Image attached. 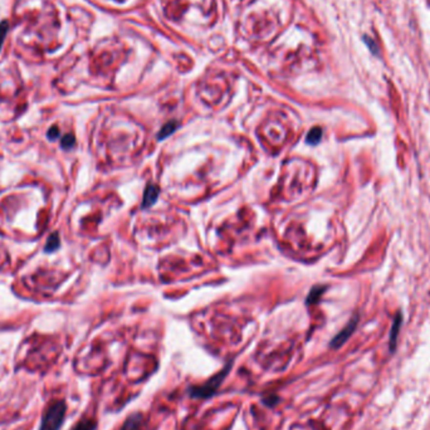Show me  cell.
<instances>
[{"mask_svg":"<svg viewBox=\"0 0 430 430\" xmlns=\"http://www.w3.org/2000/svg\"><path fill=\"white\" fill-rule=\"evenodd\" d=\"M322 139V130L321 127H313L312 130L309 131L308 135H307L306 141L309 145H317L318 142L321 141Z\"/></svg>","mask_w":430,"mask_h":430,"instance_id":"cell-8","label":"cell"},{"mask_svg":"<svg viewBox=\"0 0 430 430\" xmlns=\"http://www.w3.org/2000/svg\"><path fill=\"white\" fill-rule=\"evenodd\" d=\"M160 189L156 185H149L145 190L144 200H142V206L144 208H149V206L152 205L155 201L157 200V196H159Z\"/></svg>","mask_w":430,"mask_h":430,"instance_id":"cell-6","label":"cell"},{"mask_svg":"<svg viewBox=\"0 0 430 430\" xmlns=\"http://www.w3.org/2000/svg\"><path fill=\"white\" fill-rule=\"evenodd\" d=\"M58 136H59V131H58V129H57V127H53V129H52V130H50L49 132H48V137H49L50 140L57 139Z\"/></svg>","mask_w":430,"mask_h":430,"instance_id":"cell-15","label":"cell"},{"mask_svg":"<svg viewBox=\"0 0 430 430\" xmlns=\"http://www.w3.org/2000/svg\"><path fill=\"white\" fill-rule=\"evenodd\" d=\"M323 291H324L323 287H316V288H313L312 292L309 293V297L308 300H307V302H308V303H315L316 301H318L320 296L323 293Z\"/></svg>","mask_w":430,"mask_h":430,"instance_id":"cell-12","label":"cell"},{"mask_svg":"<svg viewBox=\"0 0 430 430\" xmlns=\"http://www.w3.org/2000/svg\"><path fill=\"white\" fill-rule=\"evenodd\" d=\"M74 145V137L72 135H65L62 140V146L64 149L72 148Z\"/></svg>","mask_w":430,"mask_h":430,"instance_id":"cell-14","label":"cell"},{"mask_svg":"<svg viewBox=\"0 0 430 430\" xmlns=\"http://www.w3.org/2000/svg\"><path fill=\"white\" fill-rule=\"evenodd\" d=\"M175 130H176V122H175V121L168 122V124H166L164 127H162L161 130H160L159 139L160 140L165 139V137H168V136H170L171 133L174 132Z\"/></svg>","mask_w":430,"mask_h":430,"instance_id":"cell-9","label":"cell"},{"mask_svg":"<svg viewBox=\"0 0 430 430\" xmlns=\"http://www.w3.org/2000/svg\"><path fill=\"white\" fill-rule=\"evenodd\" d=\"M65 403L63 400H53L48 404L42 415L41 429L39 430H59L62 427L65 416Z\"/></svg>","mask_w":430,"mask_h":430,"instance_id":"cell-2","label":"cell"},{"mask_svg":"<svg viewBox=\"0 0 430 430\" xmlns=\"http://www.w3.org/2000/svg\"><path fill=\"white\" fill-rule=\"evenodd\" d=\"M8 23H6V22H1V23H0V48H1V45H3V42H4V39H5V36H6V33H8Z\"/></svg>","mask_w":430,"mask_h":430,"instance_id":"cell-13","label":"cell"},{"mask_svg":"<svg viewBox=\"0 0 430 430\" xmlns=\"http://www.w3.org/2000/svg\"><path fill=\"white\" fill-rule=\"evenodd\" d=\"M144 427V415L141 412H133L125 420L121 430H142Z\"/></svg>","mask_w":430,"mask_h":430,"instance_id":"cell-5","label":"cell"},{"mask_svg":"<svg viewBox=\"0 0 430 430\" xmlns=\"http://www.w3.org/2000/svg\"><path fill=\"white\" fill-rule=\"evenodd\" d=\"M364 42H365V44L367 45V48L370 49V52H371L372 54L379 56V45H377V43L375 42V39H372L371 37L365 36L364 37Z\"/></svg>","mask_w":430,"mask_h":430,"instance_id":"cell-11","label":"cell"},{"mask_svg":"<svg viewBox=\"0 0 430 430\" xmlns=\"http://www.w3.org/2000/svg\"><path fill=\"white\" fill-rule=\"evenodd\" d=\"M401 324H403V315H401L400 312H398L396 313V316L394 317V321H392V326H391V331H390L389 346H390V351H391V352H394L395 348H396L399 332H400V330H401Z\"/></svg>","mask_w":430,"mask_h":430,"instance_id":"cell-4","label":"cell"},{"mask_svg":"<svg viewBox=\"0 0 430 430\" xmlns=\"http://www.w3.org/2000/svg\"><path fill=\"white\" fill-rule=\"evenodd\" d=\"M58 247H59V236L57 233H53L52 234V236H49V239H48L45 252H54Z\"/></svg>","mask_w":430,"mask_h":430,"instance_id":"cell-10","label":"cell"},{"mask_svg":"<svg viewBox=\"0 0 430 430\" xmlns=\"http://www.w3.org/2000/svg\"><path fill=\"white\" fill-rule=\"evenodd\" d=\"M359 323V316H355L348 321V323L346 324L345 327L342 328L336 336L333 337L332 341L330 342V346L332 348H340L348 339L351 337V335L354 333V331L356 330V326Z\"/></svg>","mask_w":430,"mask_h":430,"instance_id":"cell-3","label":"cell"},{"mask_svg":"<svg viewBox=\"0 0 430 430\" xmlns=\"http://www.w3.org/2000/svg\"><path fill=\"white\" fill-rule=\"evenodd\" d=\"M230 368H232V363L228 364L225 367H223L218 374H215L214 376H212L208 381L200 384V385H192L188 387V394L192 396L193 399H201V400H206V399L213 398L216 392H218L219 387L221 386L223 381L225 380V377L229 374Z\"/></svg>","mask_w":430,"mask_h":430,"instance_id":"cell-1","label":"cell"},{"mask_svg":"<svg viewBox=\"0 0 430 430\" xmlns=\"http://www.w3.org/2000/svg\"><path fill=\"white\" fill-rule=\"evenodd\" d=\"M97 423L93 419H82L78 421L72 430H96Z\"/></svg>","mask_w":430,"mask_h":430,"instance_id":"cell-7","label":"cell"}]
</instances>
